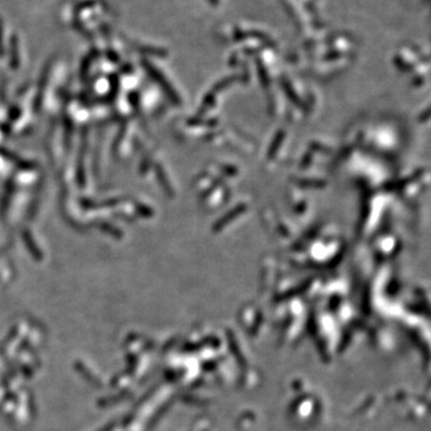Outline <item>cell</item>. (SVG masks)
I'll return each mask as SVG.
<instances>
[{
	"instance_id": "1",
	"label": "cell",
	"mask_w": 431,
	"mask_h": 431,
	"mask_svg": "<svg viewBox=\"0 0 431 431\" xmlns=\"http://www.w3.org/2000/svg\"><path fill=\"white\" fill-rule=\"evenodd\" d=\"M2 53V19L0 17V54Z\"/></svg>"
}]
</instances>
